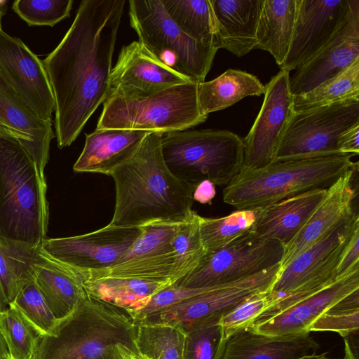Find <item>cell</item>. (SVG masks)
I'll return each instance as SVG.
<instances>
[{"label": "cell", "mask_w": 359, "mask_h": 359, "mask_svg": "<svg viewBox=\"0 0 359 359\" xmlns=\"http://www.w3.org/2000/svg\"><path fill=\"white\" fill-rule=\"evenodd\" d=\"M283 254L280 242L258 238L251 231L206 254L195 269L175 284L193 289L228 285L279 264Z\"/></svg>", "instance_id": "30bf717a"}, {"label": "cell", "mask_w": 359, "mask_h": 359, "mask_svg": "<svg viewBox=\"0 0 359 359\" xmlns=\"http://www.w3.org/2000/svg\"><path fill=\"white\" fill-rule=\"evenodd\" d=\"M290 72L280 70L265 86L264 98L244 143L243 167H264L274 156L292 112Z\"/></svg>", "instance_id": "9a60e30c"}, {"label": "cell", "mask_w": 359, "mask_h": 359, "mask_svg": "<svg viewBox=\"0 0 359 359\" xmlns=\"http://www.w3.org/2000/svg\"><path fill=\"white\" fill-rule=\"evenodd\" d=\"M359 330V289L351 292L324 312L309 332L331 331L341 337Z\"/></svg>", "instance_id": "f35d334b"}, {"label": "cell", "mask_w": 359, "mask_h": 359, "mask_svg": "<svg viewBox=\"0 0 359 359\" xmlns=\"http://www.w3.org/2000/svg\"><path fill=\"white\" fill-rule=\"evenodd\" d=\"M6 2L0 1V30H1V18L3 15H4L6 6Z\"/></svg>", "instance_id": "db71d44e"}, {"label": "cell", "mask_w": 359, "mask_h": 359, "mask_svg": "<svg viewBox=\"0 0 359 359\" xmlns=\"http://www.w3.org/2000/svg\"><path fill=\"white\" fill-rule=\"evenodd\" d=\"M72 0H15L13 11L29 26L53 27L69 17Z\"/></svg>", "instance_id": "b9f144b4"}, {"label": "cell", "mask_w": 359, "mask_h": 359, "mask_svg": "<svg viewBox=\"0 0 359 359\" xmlns=\"http://www.w3.org/2000/svg\"><path fill=\"white\" fill-rule=\"evenodd\" d=\"M40 245L0 237V311L9 307L22 285L34 278Z\"/></svg>", "instance_id": "f1b7e54d"}, {"label": "cell", "mask_w": 359, "mask_h": 359, "mask_svg": "<svg viewBox=\"0 0 359 359\" xmlns=\"http://www.w3.org/2000/svg\"><path fill=\"white\" fill-rule=\"evenodd\" d=\"M116 346L123 359H142L138 353L133 351L128 347L121 344H117Z\"/></svg>", "instance_id": "f907efd6"}, {"label": "cell", "mask_w": 359, "mask_h": 359, "mask_svg": "<svg viewBox=\"0 0 359 359\" xmlns=\"http://www.w3.org/2000/svg\"><path fill=\"white\" fill-rule=\"evenodd\" d=\"M359 269V224L350 234L337 266V277L341 278Z\"/></svg>", "instance_id": "f6af8a7d"}, {"label": "cell", "mask_w": 359, "mask_h": 359, "mask_svg": "<svg viewBox=\"0 0 359 359\" xmlns=\"http://www.w3.org/2000/svg\"><path fill=\"white\" fill-rule=\"evenodd\" d=\"M216 194L215 185L205 180L200 182L193 193L194 201L202 204H210Z\"/></svg>", "instance_id": "7dc6e473"}, {"label": "cell", "mask_w": 359, "mask_h": 359, "mask_svg": "<svg viewBox=\"0 0 359 359\" xmlns=\"http://www.w3.org/2000/svg\"><path fill=\"white\" fill-rule=\"evenodd\" d=\"M11 306L20 313L40 336L53 334L57 320L46 303L34 278L22 285Z\"/></svg>", "instance_id": "74e56055"}, {"label": "cell", "mask_w": 359, "mask_h": 359, "mask_svg": "<svg viewBox=\"0 0 359 359\" xmlns=\"http://www.w3.org/2000/svg\"><path fill=\"white\" fill-rule=\"evenodd\" d=\"M357 224L359 216L354 212L348 220L280 271L269 290L271 304L290 292L294 301H300L341 278L337 277V266L344 245Z\"/></svg>", "instance_id": "8fae6325"}, {"label": "cell", "mask_w": 359, "mask_h": 359, "mask_svg": "<svg viewBox=\"0 0 359 359\" xmlns=\"http://www.w3.org/2000/svg\"><path fill=\"white\" fill-rule=\"evenodd\" d=\"M359 123L343 132L338 139L337 147L341 154H359Z\"/></svg>", "instance_id": "bcb514c9"}, {"label": "cell", "mask_w": 359, "mask_h": 359, "mask_svg": "<svg viewBox=\"0 0 359 359\" xmlns=\"http://www.w3.org/2000/svg\"><path fill=\"white\" fill-rule=\"evenodd\" d=\"M0 121L17 131L28 141L27 152L34 161L40 174L49 158L50 144L55 135L52 123L41 120L17 97L0 75Z\"/></svg>", "instance_id": "484cf974"}, {"label": "cell", "mask_w": 359, "mask_h": 359, "mask_svg": "<svg viewBox=\"0 0 359 359\" xmlns=\"http://www.w3.org/2000/svg\"><path fill=\"white\" fill-rule=\"evenodd\" d=\"M0 75L36 116L52 123L55 102L43 60L19 38L0 30Z\"/></svg>", "instance_id": "5bb4252c"}, {"label": "cell", "mask_w": 359, "mask_h": 359, "mask_svg": "<svg viewBox=\"0 0 359 359\" xmlns=\"http://www.w3.org/2000/svg\"><path fill=\"white\" fill-rule=\"evenodd\" d=\"M161 1L168 15L184 34L214 47L215 20L209 0Z\"/></svg>", "instance_id": "1f68e13d"}, {"label": "cell", "mask_w": 359, "mask_h": 359, "mask_svg": "<svg viewBox=\"0 0 359 359\" xmlns=\"http://www.w3.org/2000/svg\"><path fill=\"white\" fill-rule=\"evenodd\" d=\"M96 359H123L117 346H114Z\"/></svg>", "instance_id": "816d5d0a"}, {"label": "cell", "mask_w": 359, "mask_h": 359, "mask_svg": "<svg viewBox=\"0 0 359 359\" xmlns=\"http://www.w3.org/2000/svg\"><path fill=\"white\" fill-rule=\"evenodd\" d=\"M355 2L356 0H297L292 37L280 70H295L320 52Z\"/></svg>", "instance_id": "2e32d148"}, {"label": "cell", "mask_w": 359, "mask_h": 359, "mask_svg": "<svg viewBox=\"0 0 359 359\" xmlns=\"http://www.w3.org/2000/svg\"><path fill=\"white\" fill-rule=\"evenodd\" d=\"M0 359H11L9 355H0Z\"/></svg>", "instance_id": "9f6ffc18"}, {"label": "cell", "mask_w": 359, "mask_h": 359, "mask_svg": "<svg viewBox=\"0 0 359 359\" xmlns=\"http://www.w3.org/2000/svg\"><path fill=\"white\" fill-rule=\"evenodd\" d=\"M353 154L273 162L259 168L242 167L223 189V201L236 210H257L316 189H327L358 167Z\"/></svg>", "instance_id": "3957f363"}, {"label": "cell", "mask_w": 359, "mask_h": 359, "mask_svg": "<svg viewBox=\"0 0 359 359\" xmlns=\"http://www.w3.org/2000/svg\"><path fill=\"white\" fill-rule=\"evenodd\" d=\"M35 283L57 320L67 316L86 292L84 275L44 253L33 265Z\"/></svg>", "instance_id": "d4e9b609"}, {"label": "cell", "mask_w": 359, "mask_h": 359, "mask_svg": "<svg viewBox=\"0 0 359 359\" xmlns=\"http://www.w3.org/2000/svg\"><path fill=\"white\" fill-rule=\"evenodd\" d=\"M345 344L346 359H358L359 330L350 332L342 337Z\"/></svg>", "instance_id": "c3c4849f"}, {"label": "cell", "mask_w": 359, "mask_h": 359, "mask_svg": "<svg viewBox=\"0 0 359 359\" xmlns=\"http://www.w3.org/2000/svg\"><path fill=\"white\" fill-rule=\"evenodd\" d=\"M188 82L191 81L161 62L135 41L122 48L111 68L108 97L147 96Z\"/></svg>", "instance_id": "e0dca14e"}, {"label": "cell", "mask_w": 359, "mask_h": 359, "mask_svg": "<svg viewBox=\"0 0 359 359\" xmlns=\"http://www.w3.org/2000/svg\"><path fill=\"white\" fill-rule=\"evenodd\" d=\"M201 216L193 210L179 227L172 240L178 262L187 275L195 269L205 256L200 235Z\"/></svg>", "instance_id": "ab89813d"}, {"label": "cell", "mask_w": 359, "mask_h": 359, "mask_svg": "<svg viewBox=\"0 0 359 359\" xmlns=\"http://www.w3.org/2000/svg\"><path fill=\"white\" fill-rule=\"evenodd\" d=\"M297 8V0H264L255 49L269 52L279 67L290 48Z\"/></svg>", "instance_id": "4316f807"}, {"label": "cell", "mask_w": 359, "mask_h": 359, "mask_svg": "<svg viewBox=\"0 0 359 359\" xmlns=\"http://www.w3.org/2000/svg\"><path fill=\"white\" fill-rule=\"evenodd\" d=\"M125 0H83L57 46L43 60L55 102L60 149L76 139L107 100Z\"/></svg>", "instance_id": "6da1fadb"}, {"label": "cell", "mask_w": 359, "mask_h": 359, "mask_svg": "<svg viewBox=\"0 0 359 359\" xmlns=\"http://www.w3.org/2000/svg\"><path fill=\"white\" fill-rule=\"evenodd\" d=\"M142 231V227L107 225L82 235L46 238L41 242L40 248L50 257L84 275L118 264Z\"/></svg>", "instance_id": "4fadbf2b"}, {"label": "cell", "mask_w": 359, "mask_h": 359, "mask_svg": "<svg viewBox=\"0 0 359 359\" xmlns=\"http://www.w3.org/2000/svg\"><path fill=\"white\" fill-rule=\"evenodd\" d=\"M197 85L188 82L142 97L109 96L103 103L96 128L165 133L198 126L208 116L200 111Z\"/></svg>", "instance_id": "52a82bcc"}, {"label": "cell", "mask_w": 359, "mask_h": 359, "mask_svg": "<svg viewBox=\"0 0 359 359\" xmlns=\"http://www.w3.org/2000/svg\"><path fill=\"white\" fill-rule=\"evenodd\" d=\"M219 287L193 289L178 286L173 283L153 295L142 309L129 314L135 322L161 309Z\"/></svg>", "instance_id": "ee69618b"}, {"label": "cell", "mask_w": 359, "mask_h": 359, "mask_svg": "<svg viewBox=\"0 0 359 359\" xmlns=\"http://www.w3.org/2000/svg\"><path fill=\"white\" fill-rule=\"evenodd\" d=\"M9 355V353L5 341L0 334V355Z\"/></svg>", "instance_id": "f5cc1de1"}, {"label": "cell", "mask_w": 359, "mask_h": 359, "mask_svg": "<svg viewBox=\"0 0 359 359\" xmlns=\"http://www.w3.org/2000/svg\"><path fill=\"white\" fill-rule=\"evenodd\" d=\"M162 135L147 134L133 156L111 173L116 201L108 225L142 227L190 217L196 187L180 180L168 168L162 154Z\"/></svg>", "instance_id": "7a4b0ae2"}, {"label": "cell", "mask_w": 359, "mask_h": 359, "mask_svg": "<svg viewBox=\"0 0 359 359\" xmlns=\"http://www.w3.org/2000/svg\"><path fill=\"white\" fill-rule=\"evenodd\" d=\"M280 263L238 281L219 287L161 309L135 321L140 325L163 324L178 327L185 333L198 325L219 322L223 316L245 299L270 290L278 278Z\"/></svg>", "instance_id": "7c38bea8"}, {"label": "cell", "mask_w": 359, "mask_h": 359, "mask_svg": "<svg viewBox=\"0 0 359 359\" xmlns=\"http://www.w3.org/2000/svg\"><path fill=\"white\" fill-rule=\"evenodd\" d=\"M359 289V269L315 292L255 325L256 331L269 335L310 332L313 323L338 301Z\"/></svg>", "instance_id": "44dd1931"}, {"label": "cell", "mask_w": 359, "mask_h": 359, "mask_svg": "<svg viewBox=\"0 0 359 359\" xmlns=\"http://www.w3.org/2000/svg\"><path fill=\"white\" fill-rule=\"evenodd\" d=\"M170 285L138 279L103 278L87 280L84 286L88 294L131 313L142 309L153 295Z\"/></svg>", "instance_id": "4dcf8cb0"}, {"label": "cell", "mask_w": 359, "mask_h": 359, "mask_svg": "<svg viewBox=\"0 0 359 359\" xmlns=\"http://www.w3.org/2000/svg\"><path fill=\"white\" fill-rule=\"evenodd\" d=\"M355 168L346 172L327 189L326 194L300 231L283 247L280 271L301 253L323 238L353 215L355 192L352 187Z\"/></svg>", "instance_id": "d6986e66"}, {"label": "cell", "mask_w": 359, "mask_h": 359, "mask_svg": "<svg viewBox=\"0 0 359 359\" xmlns=\"http://www.w3.org/2000/svg\"><path fill=\"white\" fill-rule=\"evenodd\" d=\"M358 123L359 98L292 112L273 162L339 155V136Z\"/></svg>", "instance_id": "9c48e42d"}, {"label": "cell", "mask_w": 359, "mask_h": 359, "mask_svg": "<svg viewBox=\"0 0 359 359\" xmlns=\"http://www.w3.org/2000/svg\"><path fill=\"white\" fill-rule=\"evenodd\" d=\"M186 333L173 325H137L135 344L144 359H183Z\"/></svg>", "instance_id": "e575fe53"}, {"label": "cell", "mask_w": 359, "mask_h": 359, "mask_svg": "<svg viewBox=\"0 0 359 359\" xmlns=\"http://www.w3.org/2000/svg\"><path fill=\"white\" fill-rule=\"evenodd\" d=\"M141 358H142V359H144V358H143L142 357H141Z\"/></svg>", "instance_id": "6f0895ef"}, {"label": "cell", "mask_w": 359, "mask_h": 359, "mask_svg": "<svg viewBox=\"0 0 359 359\" xmlns=\"http://www.w3.org/2000/svg\"><path fill=\"white\" fill-rule=\"evenodd\" d=\"M359 58V0L328 43L290 76L292 96L309 93Z\"/></svg>", "instance_id": "ac0fdd59"}, {"label": "cell", "mask_w": 359, "mask_h": 359, "mask_svg": "<svg viewBox=\"0 0 359 359\" xmlns=\"http://www.w3.org/2000/svg\"><path fill=\"white\" fill-rule=\"evenodd\" d=\"M257 210H237L219 218L201 217L200 235L206 253L214 252L251 232Z\"/></svg>", "instance_id": "836d02e7"}, {"label": "cell", "mask_w": 359, "mask_h": 359, "mask_svg": "<svg viewBox=\"0 0 359 359\" xmlns=\"http://www.w3.org/2000/svg\"><path fill=\"white\" fill-rule=\"evenodd\" d=\"M128 4L130 24L138 41L161 62L190 81L203 82L218 50L184 34L161 0H130Z\"/></svg>", "instance_id": "ba28073f"}, {"label": "cell", "mask_w": 359, "mask_h": 359, "mask_svg": "<svg viewBox=\"0 0 359 359\" xmlns=\"http://www.w3.org/2000/svg\"><path fill=\"white\" fill-rule=\"evenodd\" d=\"M136 330L127 311L86 292L52 335L39 337L33 359H96L117 344L137 353Z\"/></svg>", "instance_id": "277c9868"}, {"label": "cell", "mask_w": 359, "mask_h": 359, "mask_svg": "<svg viewBox=\"0 0 359 359\" xmlns=\"http://www.w3.org/2000/svg\"><path fill=\"white\" fill-rule=\"evenodd\" d=\"M175 251L116 264L84 274L86 281L103 278H129L173 284L185 276Z\"/></svg>", "instance_id": "f546056e"}, {"label": "cell", "mask_w": 359, "mask_h": 359, "mask_svg": "<svg viewBox=\"0 0 359 359\" xmlns=\"http://www.w3.org/2000/svg\"><path fill=\"white\" fill-rule=\"evenodd\" d=\"M186 220L157 222L142 226L140 236L118 263L173 252V238Z\"/></svg>", "instance_id": "8d00e7d4"}, {"label": "cell", "mask_w": 359, "mask_h": 359, "mask_svg": "<svg viewBox=\"0 0 359 359\" xmlns=\"http://www.w3.org/2000/svg\"><path fill=\"white\" fill-rule=\"evenodd\" d=\"M0 334L11 359H33L40 334L13 306L0 311Z\"/></svg>", "instance_id": "d590c367"}, {"label": "cell", "mask_w": 359, "mask_h": 359, "mask_svg": "<svg viewBox=\"0 0 359 359\" xmlns=\"http://www.w3.org/2000/svg\"><path fill=\"white\" fill-rule=\"evenodd\" d=\"M327 189H311L257 210L252 233L283 247L303 228L324 199Z\"/></svg>", "instance_id": "cb8c5ba5"}, {"label": "cell", "mask_w": 359, "mask_h": 359, "mask_svg": "<svg viewBox=\"0 0 359 359\" xmlns=\"http://www.w3.org/2000/svg\"><path fill=\"white\" fill-rule=\"evenodd\" d=\"M269 290L253 294L222 316L219 323L224 337L251 326L255 318L271 304Z\"/></svg>", "instance_id": "7bdbcfd3"}, {"label": "cell", "mask_w": 359, "mask_h": 359, "mask_svg": "<svg viewBox=\"0 0 359 359\" xmlns=\"http://www.w3.org/2000/svg\"><path fill=\"white\" fill-rule=\"evenodd\" d=\"M325 355H326V353H321V354H318L317 356H316V357H314L313 358H311V359H338V358H327ZM342 359H346V358H344Z\"/></svg>", "instance_id": "11a10c76"}, {"label": "cell", "mask_w": 359, "mask_h": 359, "mask_svg": "<svg viewBox=\"0 0 359 359\" xmlns=\"http://www.w3.org/2000/svg\"><path fill=\"white\" fill-rule=\"evenodd\" d=\"M161 150L171 173L196 187L205 180L227 185L243 165V140L226 130L165 133Z\"/></svg>", "instance_id": "8992f818"}, {"label": "cell", "mask_w": 359, "mask_h": 359, "mask_svg": "<svg viewBox=\"0 0 359 359\" xmlns=\"http://www.w3.org/2000/svg\"><path fill=\"white\" fill-rule=\"evenodd\" d=\"M0 136L1 137H13L18 139L20 143L22 144V146L25 147V149L27 151L28 149V141L26 139L25 136L21 135L20 133H18L17 131H15L6 126H5L1 121H0Z\"/></svg>", "instance_id": "681fc988"}, {"label": "cell", "mask_w": 359, "mask_h": 359, "mask_svg": "<svg viewBox=\"0 0 359 359\" xmlns=\"http://www.w3.org/2000/svg\"><path fill=\"white\" fill-rule=\"evenodd\" d=\"M359 98V58L335 76L307 93L293 96L292 112Z\"/></svg>", "instance_id": "d6a6232c"}, {"label": "cell", "mask_w": 359, "mask_h": 359, "mask_svg": "<svg viewBox=\"0 0 359 359\" xmlns=\"http://www.w3.org/2000/svg\"><path fill=\"white\" fill-rule=\"evenodd\" d=\"M149 131L130 129H95L86 135L83 149L74 165L77 172L110 175L136 152Z\"/></svg>", "instance_id": "603a6c76"}, {"label": "cell", "mask_w": 359, "mask_h": 359, "mask_svg": "<svg viewBox=\"0 0 359 359\" xmlns=\"http://www.w3.org/2000/svg\"><path fill=\"white\" fill-rule=\"evenodd\" d=\"M319 348L310 332L269 335L249 326L225 337L220 359H311Z\"/></svg>", "instance_id": "ffe728a7"}, {"label": "cell", "mask_w": 359, "mask_h": 359, "mask_svg": "<svg viewBox=\"0 0 359 359\" xmlns=\"http://www.w3.org/2000/svg\"><path fill=\"white\" fill-rule=\"evenodd\" d=\"M224 339L219 322L194 327L186 332L183 359H220Z\"/></svg>", "instance_id": "60d3db41"}, {"label": "cell", "mask_w": 359, "mask_h": 359, "mask_svg": "<svg viewBox=\"0 0 359 359\" xmlns=\"http://www.w3.org/2000/svg\"><path fill=\"white\" fill-rule=\"evenodd\" d=\"M46 189L20 142L0 136V237L41 245L49 217Z\"/></svg>", "instance_id": "5b68a950"}, {"label": "cell", "mask_w": 359, "mask_h": 359, "mask_svg": "<svg viewBox=\"0 0 359 359\" xmlns=\"http://www.w3.org/2000/svg\"><path fill=\"white\" fill-rule=\"evenodd\" d=\"M215 20L214 47L237 57L255 49L264 0H209Z\"/></svg>", "instance_id": "7402d4cb"}, {"label": "cell", "mask_w": 359, "mask_h": 359, "mask_svg": "<svg viewBox=\"0 0 359 359\" xmlns=\"http://www.w3.org/2000/svg\"><path fill=\"white\" fill-rule=\"evenodd\" d=\"M265 86L255 75L240 69H229L218 77L197 85V98L201 112L224 109L244 97L264 94Z\"/></svg>", "instance_id": "83f0119b"}]
</instances>
